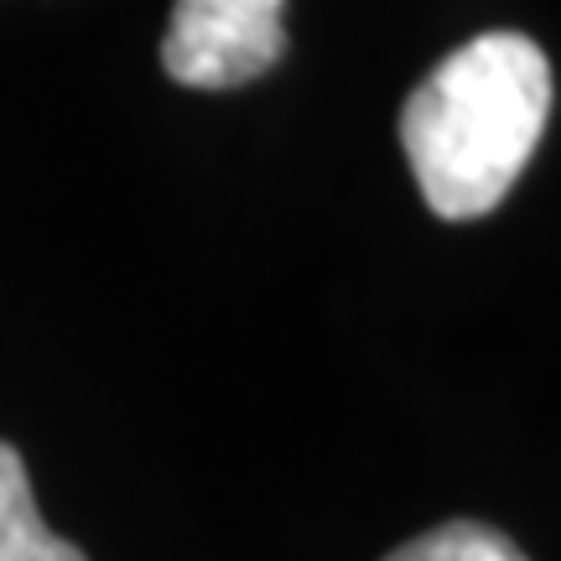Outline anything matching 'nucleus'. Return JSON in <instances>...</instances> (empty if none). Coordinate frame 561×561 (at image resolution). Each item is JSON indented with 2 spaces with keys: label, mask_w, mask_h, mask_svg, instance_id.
Segmentation results:
<instances>
[{
  "label": "nucleus",
  "mask_w": 561,
  "mask_h": 561,
  "mask_svg": "<svg viewBox=\"0 0 561 561\" xmlns=\"http://www.w3.org/2000/svg\"><path fill=\"white\" fill-rule=\"evenodd\" d=\"M551 115V62L520 32L442 58L401 110V146L437 219H483L520 182Z\"/></svg>",
  "instance_id": "nucleus-1"
},
{
  "label": "nucleus",
  "mask_w": 561,
  "mask_h": 561,
  "mask_svg": "<svg viewBox=\"0 0 561 561\" xmlns=\"http://www.w3.org/2000/svg\"><path fill=\"white\" fill-rule=\"evenodd\" d=\"M286 0H178L161 37V68L187 89H240L286 53Z\"/></svg>",
  "instance_id": "nucleus-2"
},
{
  "label": "nucleus",
  "mask_w": 561,
  "mask_h": 561,
  "mask_svg": "<svg viewBox=\"0 0 561 561\" xmlns=\"http://www.w3.org/2000/svg\"><path fill=\"white\" fill-rule=\"evenodd\" d=\"M0 561H89L79 546L42 525L26 462L11 442H0Z\"/></svg>",
  "instance_id": "nucleus-3"
},
{
  "label": "nucleus",
  "mask_w": 561,
  "mask_h": 561,
  "mask_svg": "<svg viewBox=\"0 0 561 561\" xmlns=\"http://www.w3.org/2000/svg\"><path fill=\"white\" fill-rule=\"evenodd\" d=\"M385 561H525V551L510 536H500L494 525L453 520L416 536V541H405L401 551H390Z\"/></svg>",
  "instance_id": "nucleus-4"
}]
</instances>
